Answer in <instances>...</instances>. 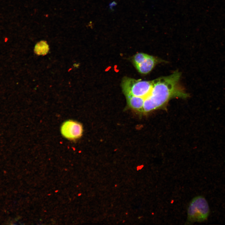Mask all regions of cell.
Segmentation results:
<instances>
[{
    "mask_svg": "<svg viewBox=\"0 0 225 225\" xmlns=\"http://www.w3.org/2000/svg\"><path fill=\"white\" fill-rule=\"evenodd\" d=\"M158 62L157 58L148 54L140 63L135 67L139 72L146 74L150 72Z\"/></svg>",
    "mask_w": 225,
    "mask_h": 225,
    "instance_id": "5b68a950",
    "label": "cell"
},
{
    "mask_svg": "<svg viewBox=\"0 0 225 225\" xmlns=\"http://www.w3.org/2000/svg\"><path fill=\"white\" fill-rule=\"evenodd\" d=\"M181 77V73L176 71L154 79L150 92L144 99L142 112H149L161 108L173 98H187L188 95L180 85Z\"/></svg>",
    "mask_w": 225,
    "mask_h": 225,
    "instance_id": "6da1fadb",
    "label": "cell"
},
{
    "mask_svg": "<svg viewBox=\"0 0 225 225\" xmlns=\"http://www.w3.org/2000/svg\"><path fill=\"white\" fill-rule=\"evenodd\" d=\"M128 105L130 108L142 112L144 100L143 98L130 95H125Z\"/></svg>",
    "mask_w": 225,
    "mask_h": 225,
    "instance_id": "8992f818",
    "label": "cell"
},
{
    "mask_svg": "<svg viewBox=\"0 0 225 225\" xmlns=\"http://www.w3.org/2000/svg\"><path fill=\"white\" fill-rule=\"evenodd\" d=\"M49 50V46L47 42L44 41H41L36 44L34 51L38 55H44L48 53Z\"/></svg>",
    "mask_w": 225,
    "mask_h": 225,
    "instance_id": "52a82bcc",
    "label": "cell"
},
{
    "mask_svg": "<svg viewBox=\"0 0 225 225\" xmlns=\"http://www.w3.org/2000/svg\"><path fill=\"white\" fill-rule=\"evenodd\" d=\"M154 80L145 81L125 77L123 78L121 85L125 95L140 97L144 100L149 95Z\"/></svg>",
    "mask_w": 225,
    "mask_h": 225,
    "instance_id": "7a4b0ae2",
    "label": "cell"
},
{
    "mask_svg": "<svg viewBox=\"0 0 225 225\" xmlns=\"http://www.w3.org/2000/svg\"><path fill=\"white\" fill-rule=\"evenodd\" d=\"M147 55L148 54L142 52L138 53L136 54L132 59V62L134 66L140 63Z\"/></svg>",
    "mask_w": 225,
    "mask_h": 225,
    "instance_id": "ba28073f",
    "label": "cell"
},
{
    "mask_svg": "<svg viewBox=\"0 0 225 225\" xmlns=\"http://www.w3.org/2000/svg\"><path fill=\"white\" fill-rule=\"evenodd\" d=\"M210 212L208 203L203 196L194 198L188 208V220L190 222H201L206 220Z\"/></svg>",
    "mask_w": 225,
    "mask_h": 225,
    "instance_id": "3957f363",
    "label": "cell"
},
{
    "mask_svg": "<svg viewBox=\"0 0 225 225\" xmlns=\"http://www.w3.org/2000/svg\"><path fill=\"white\" fill-rule=\"evenodd\" d=\"M60 132L62 136L70 141L80 138L83 133V127L79 122L72 120L64 122L60 127Z\"/></svg>",
    "mask_w": 225,
    "mask_h": 225,
    "instance_id": "277c9868",
    "label": "cell"
}]
</instances>
